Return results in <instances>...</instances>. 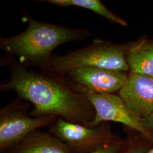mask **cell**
<instances>
[{
  "label": "cell",
  "instance_id": "obj_1",
  "mask_svg": "<svg viewBox=\"0 0 153 153\" xmlns=\"http://www.w3.org/2000/svg\"><path fill=\"white\" fill-rule=\"evenodd\" d=\"M2 61L9 69L10 79L1 84V91H14L30 102L33 105L31 116H58L69 123L91 127L95 111L84 94L60 80L28 69L11 55L6 54Z\"/></svg>",
  "mask_w": 153,
  "mask_h": 153
},
{
  "label": "cell",
  "instance_id": "obj_2",
  "mask_svg": "<svg viewBox=\"0 0 153 153\" xmlns=\"http://www.w3.org/2000/svg\"><path fill=\"white\" fill-rule=\"evenodd\" d=\"M25 17L28 23L26 30L10 38L0 36V47L6 54L16 57L22 65L37 68L49 76L52 51L61 44L85 40L90 34L86 28L39 22L27 14Z\"/></svg>",
  "mask_w": 153,
  "mask_h": 153
},
{
  "label": "cell",
  "instance_id": "obj_3",
  "mask_svg": "<svg viewBox=\"0 0 153 153\" xmlns=\"http://www.w3.org/2000/svg\"><path fill=\"white\" fill-rule=\"evenodd\" d=\"M126 48L127 44L120 45L95 39L88 46L66 55H52L50 60L49 76L64 82L66 74L82 67L129 71L126 58Z\"/></svg>",
  "mask_w": 153,
  "mask_h": 153
},
{
  "label": "cell",
  "instance_id": "obj_4",
  "mask_svg": "<svg viewBox=\"0 0 153 153\" xmlns=\"http://www.w3.org/2000/svg\"><path fill=\"white\" fill-rule=\"evenodd\" d=\"M71 88L84 94L93 104L95 116L91 124V128L106 121L119 123L138 131L149 141L153 142V135L143 125L142 119L128 106L119 95L115 94L93 93L81 88Z\"/></svg>",
  "mask_w": 153,
  "mask_h": 153
},
{
  "label": "cell",
  "instance_id": "obj_5",
  "mask_svg": "<svg viewBox=\"0 0 153 153\" xmlns=\"http://www.w3.org/2000/svg\"><path fill=\"white\" fill-rule=\"evenodd\" d=\"M49 131L60 139L73 153H91L118 141L113 140L109 129L104 126L88 127L59 118Z\"/></svg>",
  "mask_w": 153,
  "mask_h": 153
},
{
  "label": "cell",
  "instance_id": "obj_6",
  "mask_svg": "<svg viewBox=\"0 0 153 153\" xmlns=\"http://www.w3.org/2000/svg\"><path fill=\"white\" fill-rule=\"evenodd\" d=\"M54 116L33 117L28 114L18 102H13L1 109L0 149L16 146L39 128L52 125Z\"/></svg>",
  "mask_w": 153,
  "mask_h": 153
},
{
  "label": "cell",
  "instance_id": "obj_7",
  "mask_svg": "<svg viewBox=\"0 0 153 153\" xmlns=\"http://www.w3.org/2000/svg\"><path fill=\"white\" fill-rule=\"evenodd\" d=\"M127 71H117L96 67H82L68 73L64 81L71 88H81L98 94H114L125 84Z\"/></svg>",
  "mask_w": 153,
  "mask_h": 153
},
{
  "label": "cell",
  "instance_id": "obj_8",
  "mask_svg": "<svg viewBox=\"0 0 153 153\" xmlns=\"http://www.w3.org/2000/svg\"><path fill=\"white\" fill-rule=\"evenodd\" d=\"M119 95L140 118L153 112V77L131 73Z\"/></svg>",
  "mask_w": 153,
  "mask_h": 153
},
{
  "label": "cell",
  "instance_id": "obj_9",
  "mask_svg": "<svg viewBox=\"0 0 153 153\" xmlns=\"http://www.w3.org/2000/svg\"><path fill=\"white\" fill-rule=\"evenodd\" d=\"M14 153H73L52 133L36 130L16 146Z\"/></svg>",
  "mask_w": 153,
  "mask_h": 153
},
{
  "label": "cell",
  "instance_id": "obj_10",
  "mask_svg": "<svg viewBox=\"0 0 153 153\" xmlns=\"http://www.w3.org/2000/svg\"><path fill=\"white\" fill-rule=\"evenodd\" d=\"M126 58L131 73L153 77V39L127 44Z\"/></svg>",
  "mask_w": 153,
  "mask_h": 153
},
{
  "label": "cell",
  "instance_id": "obj_11",
  "mask_svg": "<svg viewBox=\"0 0 153 153\" xmlns=\"http://www.w3.org/2000/svg\"><path fill=\"white\" fill-rule=\"evenodd\" d=\"M41 1L47 2L61 7L76 6L85 8L94 11L111 22L124 27L128 26L126 21L110 11L99 0H45Z\"/></svg>",
  "mask_w": 153,
  "mask_h": 153
},
{
  "label": "cell",
  "instance_id": "obj_12",
  "mask_svg": "<svg viewBox=\"0 0 153 153\" xmlns=\"http://www.w3.org/2000/svg\"><path fill=\"white\" fill-rule=\"evenodd\" d=\"M123 146V143L122 142H116L91 153H119Z\"/></svg>",
  "mask_w": 153,
  "mask_h": 153
},
{
  "label": "cell",
  "instance_id": "obj_13",
  "mask_svg": "<svg viewBox=\"0 0 153 153\" xmlns=\"http://www.w3.org/2000/svg\"><path fill=\"white\" fill-rule=\"evenodd\" d=\"M142 124L145 128L150 131L153 130V112L142 119Z\"/></svg>",
  "mask_w": 153,
  "mask_h": 153
},
{
  "label": "cell",
  "instance_id": "obj_14",
  "mask_svg": "<svg viewBox=\"0 0 153 153\" xmlns=\"http://www.w3.org/2000/svg\"><path fill=\"white\" fill-rule=\"evenodd\" d=\"M149 148L143 146H139L136 148H132L131 149H129L125 153H145L148 152Z\"/></svg>",
  "mask_w": 153,
  "mask_h": 153
},
{
  "label": "cell",
  "instance_id": "obj_15",
  "mask_svg": "<svg viewBox=\"0 0 153 153\" xmlns=\"http://www.w3.org/2000/svg\"><path fill=\"white\" fill-rule=\"evenodd\" d=\"M145 153H153V148L151 149H149L148 152H146Z\"/></svg>",
  "mask_w": 153,
  "mask_h": 153
}]
</instances>
